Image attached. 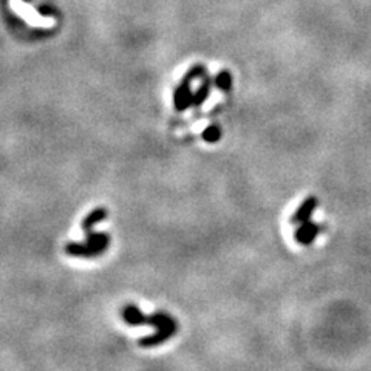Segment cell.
I'll use <instances>...</instances> for the list:
<instances>
[{
  "label": "cell",
  "instance_id": "1",
  "mask_svg": "<svg viewBox=\"0 0 371 371\" xmlns=\"http://www.w3.org/2000/svg\"><path fill=\"white\" fill-rule=\"evenodd\" d=\"M107 245H99V246H91L87 243H69L65 246V252L71 255V257H96V255H101L107 251Z\"/></svg>",
  "mask_w": 371,
  "mask_h": 371
},
{
  "label": "cell",
  "instance_id": "2",
  "mask_svg": "<svg viewBox=\"0 0 371 371\" xmlns=\"http://www.w3.org/2000/svg\"><path fill=\"white\" fill-rule=\"evenodd\" d=\"M175 333H176V328H164V330H156L155 334L139 340V345H141L143 348H154V346L161 345L172 336H175Z\"/></svg>",
  "mask_w": 371,
  "mask_h": 371
},
{
  "label": "cell",
  "instance_id": "3",
  "mask_svg": "<svg viewBox=\"0 0 371 371\" xmlns=\"http://www.w3.org/2000/svg\"><path fill=\"white\" fill-rule=\"evenodd\" d=\"M121 315H123L125 324L130 326H143V322L145 318L135 305H125L123 308V311H121Z\"/></svg>",
  "mask_w": 371,
  "mask_h": 371
},
{
  "label": "cell",
  "instance_id": "4",
  "mask_svg": "<svg viewBox=\"0 0 371 371\" xmlns=\"http://www.w3.org/2000/svg\"><path fill=\"white\" fill-rule=\"evenodd\" d=\"M106 217H107V211H106L104 208H98V209L91 211L90 214L84 218V222H82V229H84L87 234L91 232V229H93L95 224L101 223L102 220H104Z\"/></svg>",
  "mask_w": 371,
  "mask_h": 371
},
{
  "label": "cell",
  "instance_id": "5",
  "mask_svg": "<svg viewBox=\"0 0 371 371\" xmlns=\"http://www.w3.org/2000/svg\"><path fill=\"white\" fill-rule=\"evenodd\" d=\"M218 84H220L222 88H228L229 87V85H230V77H229L228 73H224V75L222 73V76L218 77Z\"/></svg>",
  "mask_w": 371,
  "mask_h": 371
}]
</instances>
